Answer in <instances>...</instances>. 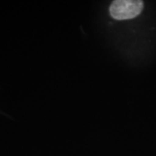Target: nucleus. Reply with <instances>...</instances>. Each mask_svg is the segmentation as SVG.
I'll return each mask as SVG.
<instances>
[{
    "instance_id": "nucleus-1",
    "label": "nucleus",
    "mask_w": 156,
    "mask_h": 156,
    "mask_svg": "<svg viewBox=\"0 0 156 156\" xmlns=\"http://www.w3.org/2000/svg\"><path fill=\"white\" fill-rule=\"evenodd\" d=\"M143 7V2L140 0H116L111 5L109 12L113 18L124 20L138 16Z\"/></svg>"
}]
</instances>
